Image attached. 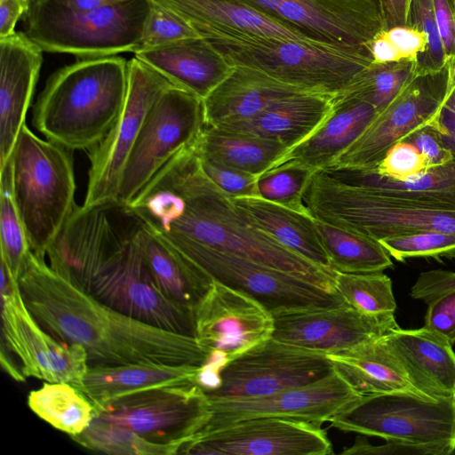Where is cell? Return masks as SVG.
I'll return each instance as SVG.
<instances>
[{
    "instance_id": "8fae6325",
    "label": "cell",
    "mask_w": 455,
    "mask_h": 455,
    "mask_svg": "<svg viewBox=\"0 0 455 455\" xmlns=\"http://www.w3.org/2000/svg\"><path fill=\"white\" fill-rule=\"evenodd\" d=\"M204 127L203 100L172 85L149 109L124 165L116 202L128 204Z\"/></svg>"
},
{
    "instance_id": "bcb514c9",
    "label": "cell",
    "mask_w": 455,
    "mask_h": 455,
    "mask_svg": "<svg viewBox=\"0 0 455 455\" xmlns=\"http://www.w3.org/2000/svg\"><path fill=\"white\" fill-rule=\"evenodd\" d=\"M197 156L205 175L229 196H259L258 175Z\"/></svg>"
},
{
    "instance_id": "277c9868",
    "label": "cell",
    "mask_w": 455,
    "mask_h": 455,
    "mask_svg": "<svg viewBox=\"0 0 455 455\" xmlns=\"http://www.w3.org/2000/svg\"><path fill=\"white\" fill-rule=\"evenodd\" d=\"M127 87L124 58L79 59L49 76L33 108L32 124L52 142L89 151L117 121Z\"/></svg>"
},
{
    "instance_id": "4dcf8cb0",
    "label": "cell",
    "mask_w": 455,
    "mask_h": 455,
    "mask_svg": "<svg viewBox=\"0 0 455 455\" xmlns=\"http://www.w3.org/2000/svg\"><path fill=\"white\" fill-rule=\"evenodd\" d=\"M232 201L255 228L310 262L332 270L311 215L297 212L260 196L232 197Z\"/></svg>"
},
{
    "instance_id": "c3c4849f",
    "label": "cell",
    "mask_w": 455,
    "mask_h": 455,
    "mask_svg": "<svg viewBox=\"0 0 455 455\" xmlns=\"http://www.w3.org/2000/svg\"><path fill=\"white\" fill-rule=\"evenodd\" d=\"M343 455H442L432 447L396 441H386L384 444L373 445L365 437L357 436L355 443L345 449Z\"/></svg>"
},
{
    "instance_id": "603a6c76",
    "label": "cell",
    "mask_w": 455,
    "mask_h": 455,
    "mask_svg": "<svg viewBox=\"0 0 455 455\" xmlns=\"http://www.w3.org/2000/svg\"><path fill=\"white\" fill-rule=\"evenodd\" d=\"M172 10L209 41L253 38L318 41L231 0H153Z\"/></svg>"
},
{
    "instance_id": "ab89813d",
    "label": "cell",
    "mask_w": 455,
    "mask_h": 455,
    "mask_svg": "<svg viewBox=\"0 0 455 455\" xmlns=\"http://www.w3.org/2000/svg\"><path fill=\"white\" fill-rule=\"evenodd\" d=\"M0 169L1 260L18 279L32 251L13 196L10 161Z\"/></svg>"
},
{
    "instance_id": "f5cc1de1",
    "label": "cell",
    "mask_w": 455,
    "mask_h": 455,
    "mask_svg": "<svg viewBox=\"0 0 455 455\" xmlns=\"http://www.w3.org/2000/svg\"><path fill=\"white\" fill-rule=\"evenodd\" d=\"M385 30L403 60L416 61L425 52L427 45L426 36L415 28L403 25Z\"/></svg>"
},
{
    "instance_id": "7dc6e473",
    "label": "cell",
    "mask_w": 455,
    "mask_h": 455,
    "mask_svg": "<svg viewBox=\"0 0 455 455\" xmlns=\"http://www.w3.org/2000/svg\"><path fill=\"white\" fill-rule=\"evenodd\" d=\"M427 304L424 326L442 335L451 346L455 345V291Z\"/></svg>"
},
{
    "instance_id": "6da1fadb",
    "label": "cell",
    "mask_w": 455,
    "mask_h": 455,
    "mask_svg": "<svg viewBox=\"0 0 455 455\" xmlns=\"http://www.w3.org/2000/svg\"><path fill=\"white\" fill-rule=\"evenodd\" d=\"M171 247L197 243L249 259L337 292L321 267L251 224L201 168L195 142L180 150L126 204Z\"/></svg>"
},
{
    "instance_id": "7c38bea8",
    "label": "cell",
    "mask_w": 455,
    "mask_h": 455,
    "mask_svg": "<svg viewBox=\"0 0 455 455\" xmlns=\"http://www.w3.org/2000/svg\"><path fill=\"white\" fill-rule=\"evenodd\" d=\"M0 288L1 343L15 355L25 378L80 389L89 368L84 347L63 342L41 326L24 300L18 279L2 260Z\"/></svg>"
},
{
    "instance_id": "d6a6232c",
    "label": "cell",
    "mask_w": 455,
    "mask_h": 455,
    "mask_svg": "<svg viewBox=\"0 0 455 455\" xmlns=\"http://www.w3.org/2000/svg\"><path fill=\"white\" fill-rule=\"evenodd\" d=\"M195 147L200 156L258 176L276 166L289 151L277 141L205 124Z\"/></svg>"
},
{
    "instance_id": "2e32d148",
    "label": "cell",
    "mask_w": 455,
    "mask_h": 455,
    "mask_svg": "<svg viewBox=\"0 0 455 455\" xmlns=\"http://www.w3.org/2000/svg\"><path fill=\"white\" fill-rule=\"evenodd\" d=\"M451 79V59L438 71L416 75L331 166L375 169L392 146L432 122L446 97Z\"/></svg>"
},
{
    "instance_id": "7402d4cb",
    "label": "cell",
    "mask_w": 455,
    "mask_h": 455,
    "mask_svg": "<svg viewBox=\"0 0 455 455\" xmlns=\"http://www.w3.org/2000/svg\"><path fill=\"white\" fill-rule=\"evenodd\" d=\"M43 52L25 32L0 38V168L10 158L26 124Z\"/></svg>"
},
{
    "instance_id": "d6986e66",
    "label": "cell",
    "mask_w": 455,
    "mask_h": 455,
    "mask_svg": "<svg viewBox=\"0 0 455 455\" xmlns=\"http://www.w3.org/2000/svg\"><path fill=\"white\" fill-rule=\"evenodd\" d=\"M333 447L325 429L312 422L259 417L197 435L180 454L330 455Z\"/></svg>"
},
{
    "instance_id": "f907efd6",
    "label": "cell",
    "mask_w": 455,
    "mask_h": 455,
    "mask_svg": "<svg viewBox=\"0 0 455 455\" xmlns=\"http://www.w3.org/2000/svg\"><path fill=\"white\" fill-rule=\"evenodd\" d=\"M413 144L425 157L428 168L443 164L454 156L444 146L439 133L431 125H426L404 139Z\"/></svg>"
},
{
    "instance_id": "4316f807",
    "label": "cell",
    "mask_w": 455,
    "mask_h": 455,
    "mask_svg": "<svg viewBox=\"0 0 455 455\" xmlns=\"http://www.w3.org/2000/svg\"><path fill=\"white\" fill-rule=\"evenodd\" d=\"M335 96L314 92L297 94L251 118L217 127L277 141L290 150L324 123L333 109Z\"/></svg>"
},
{
    "instance_id": "9a60e30c",
    "label": "cell",
    "mask_w": 455,
    "mask_h": 455,
    "mask_svg": "<svg viewBox=\"0 0 455 455\" xmlns=\"http://www.w3.org/2000/svg\"><path fill=\"white\" fill-rule=\"evenodd\" d=\"M172 85L135 56L128 60V87L123 110L104 140L87 151L90 167L84 207L116 202L122 173L143 122L159 95Z\"/></svg>"
},
{
    "instance_id": "91938a15",
    "label": "cell",
    "mask_w": 455,
    "mask_h": 455,
    "mask_svg": "<svg viewBox=\"0 0 455 455\" xmlns=\"http://www.w3.org/2000/svg\"><path fill=\"white\" fill-rule=\"evenodd\" d=\"M0 360L3 369L15 380L25 381L21 367L15 355L4 344L1 343Z\"/></svg>"
},
{
    "instance_id": "484cf974",
    "label": "cell",
    "mask_w": 455,
    "mask_h": 455,
    "mask_svg": "<svg viewBox=\"0 0 455 455\" xmlns=\"http://www.w3.org/2000/svg\"><path fill=\"white\" fill-rule=\"evenodd\" d=\"M305 92H311L249 68L235 67L233 74L203 100L204 124L219 126L246 120L283 100Z\"/></svg>"
},
{
    "instance_id": "4fadbf2b",
    "label": "cell",
    "mask_w": 455,
    "mask_h": 455,
    "mask_svg": "<svg viewBox=\"0 0 455 455\" xmlns=\"http://www.w3.org/2000/svg\"><path fill=\"white\" fill-rule=\"evenodd\" d=\"M94 417L130 428L145 438L182 449L212 416L211 402L196 382L147 389L94 409Z\"/></svg>"
},
{
    "instance_id": "44dd1931",
    "label": "cell",
    "mask_w": 455,
    "mask_h": 455,
    "mask_svg": "<svg viewBox=\"0 0 455 455\" xmlns=\"http://www.w3.org/2000/svg\"><path fill=\"white\" fill-rule=\"evenodd\" d=\"M272 315V338L326 354L379 338L399 327L395 315L371 316L345 302L279 310Z\"/></svg>"
},
{
    "instance_id": "8d00e7d4",
    "label": "cell",
    "mask_w": 455,
    "mask_h": 455,
    "mask_svg": "<svg viewBox=\"0 0 455 455\" xmlns=\"http://www.w3.org/2000/svg\"><path fill=\"white\" fill-rule=\"evenodd\" d=\"M416 75L414 60L372 62L336 97L367 102L379 113L398 97Z\"/></svg>"
},
{
    "instance_id": "7a4b0ae2",
    "label": "cell",
    "mask_w": 455,
    "mask_h": 455,
    "mask_svg": "<svg viewBox=\"0 0 455 455\" xmlns=\"http://www.w3.org/2000/svg\"><path fill=\"white\" fill-rule=\"evenodd\" d=\"M140 228V220L126 204L76 205L46 257L51 266L64 270L113 308L154 326L194 336L193 313L167 298L154 282Z\"/></svg>"
},
{
    "instance_id": "9c48e42d",
    "label": "cell",
    "mask_w": 455,
    "mask_h": 455,
    "mask_svg": "<svg viewBox=\"0 0 455 455\" xmlns=\"http://www.w3.org/2000/svg\"><path fill=\"white\" fill-rule=\"evenodd\" d=\"M331 427L386 441L455 451V395L434 399L410 392L363 395L331 421Z\"/></svg>"
},
{
    "instance_id": "cb8c5ba5",
    "label": "cell",
    "mask_w": 455,
    "mask_h": 455,
    "mask_svg": "<svg viewBox=\"0 0 455 455\" xmlns=\"http://www.w3.org/2000/svg\"><path fill=\"white\" fill-rule=\"evenodd\" d=\"M382 339L421 394L435 399L455 395V352L445 338L424 326L398 327Z\"/></svg>"
},
{
    "instance_id": "6f0895ef",
    "label": "cell",
    "mask_w": 455,
    "mask_h": 455,
    "mask_svg": "<svg viewBox=\"0 0 455 455\" xmlns=\"http://www.w3.org/2000/svg\"><path fill=\"white\" fill-rule=\"evenodd\" d=\"M367 46L374 63H385L403 60L397 48L387 35L386 30L375 36Z\"/></svg>"
},
{
    "instance_id": "8992f818",
    "label": "cell",
    "mask_w": 455,
    "mask_h": 455,
    "mask_svg": "<svg viewBox=\"0 0 455 455\" xmlns=\"http://www.w3.org/2000/svg\"><path fill=\"white\" fill-rule=\"evenodd\" d=\"M72 152L25 124L8 159L15 203L30 249L39 257L46 258L77 205Z\"/></svg>"
},
{
    "instance_id": "5b68a950",
    "label": "cell",
    "mask_w": 455,
    "mask_h": 455,
    "mask_svg": "<svg viewBox=\"0 0 455 455\" xmlns=\"http://www.w3.org/2000/svg\"><path fill=\"white\" fill-rule=\"evenodd\" d=\"M303 200L314 219L378 241L425 231L455 234V204L348 183L324 169L313 172Z\"/></svg>"
},
{
    "instance_id": "30bf717a",
    "label": "cell",
    "mask_w": 455,
    "mask_h": 455,
    "mask_svg": "<svg viewBox=\"0 0 455 455\" xmlns=\"http://www.w3.org/2000/svg\"><path fill=\"white\" fill-rule=\"evenodd\" d=\"M195 334L209 353L197 383L206 391L220 385V373L231 360L272 338V313L251 295L213 280L193 310Z\"/></svg>"
},
{
    "instance_id": "e575fe53",
    "label": "cell",
    "mask_w": 455,
    "mask_h": 455,
    "mask_svg": "<svg viewBox=\"0 0 455 455\" xmlns=\"http://www.w3.org/2000/svg\"><path fill=\"white\" fill-rule=\"evenodd\" d=\"M315 226L335 272H379L393 266L381 243L364 234L341 228L318 220Z\"/></svg>"
},
{
    "instance_id": "ee69618b",
    "label": "cell",
    "mask_w": 455,
    "mask_h": 455,
    "mask_svg": "<svg viewBox=\"0 0 455 455\" xmlns=\"http://www.w3.org/2000/svg\"><path fill=\"white\" fill-rule=\"evenodd\" d=\"M391 258L403 261L410 258L455 256V234L425 231L379 240Z\"/></svg>"
},
{
    "instance_id": "816d5d0a",
    "label": "cell",
    "mask_w": 455,
    "mask_h": 455,
    "mask_svg": "<svg viewBox=\"0 0 455 455\" xmlns=\"http://www.w3.org/2000/svg\"><path fill=\"white\" fill-rule=\"evenodd\" d=\"M451 84L439 111L429 125L437 131L444 146L455 156V59H451Z\"/></svg>"
},
{
    "instance_id": "1f68e13d",
    "label": "cell",
    "mask_w": 455,
    "mask_h": 455,
    "mask_svg": "<svg viewBox=\"0 0 455 455\" xmlns=\"http://www.w3.org/2000/svg\"><path fill=\"white\" fill-rule=\"evenodd\" d=\"M140 235L147 264L157 288L167 298L193 313L213 279L186 261L142 223Z\"/></svg>"
},
{
    "instance_id": "681fc988",
    "label": "cell",
    "mask_w": 455,
    "mask_h": 455,
    "mask_svg": "<svg viewBox=\"0 0 455 455\" xmlns=\"http://www.w3.org/2000/svg\"><path fill=\"white\" fill-rule=\"evenodd\" d=\"M455 291V272L435 269L422 272L411 289V297L425 303Z\"/></svg>"
},
{
    "instance_id": "52a82bcc",
    "label": "cell",
    "mask_w": 455,
    "mask_h": 455,
    "mask_svg": "<svg viewBox=\"0 0 455 455\" xmlns=\"http://www.w3.org/2000/svg\"><path fill=\"white\" fill-rule=\"evenodd\" d=\"M210 42L235 67L328 95L339 94L373 62L367 45L274 38Z\"/></svg>"
},
{
    "instance_id": "94428289",
    "label": "cell",
    "mask_w": 455,
    "mask_h": 455,
    "mask_svg": "<svg viewBox=\"0 0 455 455\" xmlns=\"http://www.w3.org/2000/svg\"><path fill=\"white\" fill-rule=\"evenodd\" d=\"M35 1H36V0H29L30 4H31V3H33V2H35Z\"/></svg>"
},
{
    "instance_id": "ba28073f",
    "label": "cell",
    "mask_w": 455,
    "mask_h": 455,
    "mask_svg": "<svg viewBox=\"0 0 455 455\" xmlns=\"http://www.w3.org/2000/svg\"><path fill=\"white\" fill-rule=\"evenodd\" d=\"M148 11V0H126L77 13L29 6L24 32L44 52L79 59L134 52Z\"/></svg>"
},
{
    "instance_id": "836d02e7",
    "label": "cell",
    "mask_w": 455,
    "mask_h": 455,
    "mask_svg": "<svg viewBox=\"0 0 455 455\" xmlns=\"http://www.w3.org/2000/svg\"><path fill=\"white\" fill-rule=\"evenodd\" d=\"M324 170L348 183L379 188L419 199L455 204V156L443 164L429 167L404 180H390L373 171L336 166Z\"/></svg>"
},
{
    "instance_id": "f35d334b",
    "label": "cell",
    "mask_w": 455,
    "mask_h": 455,
    "mask_svg": "<svg viewBox=\"0 0 455 455\" xmlns=\"http://www.w3.org/2000/svg\"><path fill=\"white\" fill-rule=\"evenodd\" d=\"M335 289L346 304L363 314L387 316L396 310L392 281L383 271L336 272Z\"/></svg>"
},
{
    "instance_id": "d590c367",
    "label": "cell",
    "mask_w": 455,
    "mask_h": 455,
    "mask_svg": "<svg viewBox=\"0 0 455 455\" xmlns=\"http://www.w3.org/2000/svg\"><path fill=\"white\" fill-rule=\"evenodd\" d=\"M28 404L39 418L70 437L82 433L95 415L90 400L68 383L44 382L29 393Z\"/></svg>"
},
{
    "instance_id": "5bb4252c",
    "label": "cell",
    "mask_w": 455,
    "mask_h": 455,
    "mask_svg": "<svg viewBox=\"0 0 455 455\" xmlns=\"http://www.w3.org/2000/svg\"><path fill=\"white\" fill-rule=\"evenodd\" d=\"M172 248L213 280L251 295L271 313L344 302L338 292L243 257L197 243Z\"/></svg>"
},
{
    "instance_id": "db71d44e",
    "label": "cell",
    "mask_w": 455,
    "mask_h": 455,
    "mask_svg": "<svg viewBox=\"0 0 455 455\" xmlns=\"http://www.w3.org/2000/svg\"><path fill=\"white\" fill-rule=\"evenodd\" d=\"M448 59H455V0H431Z\"/></svg>"
},
{
    "instance_id": "d4e9b609",
    "label": "cell",
    "mask_w": 455,
    "mask_h": 455,
    "mask_svg": "<svg viewBox=\"0 0 455 455\" xmlns=\"http://www.w3.org/2000/svg\"><path fill=\"white\" fill-rule=\"evenodd\" d=\"M134 56L176 87L204 100L235 70L227 58L208 39H188Z\"/></svg>"
},
{
    "instance_id": "83f0119b",
    "label": "cell",
    "mask_w": 455,
    "mask_h": 455,
    "mask_svg": "<svg viewBox=\"0 0 455 455\" xmlns=\"http://www.w3.org/2000/svg\"><path fill=\"white\" fill-rule=\"evenodd\" d=\"M378 114L367 102L335 96L329 117L310 137L290 149L278 164L292 160L314 171L332 165Z\"/></svg>"
},
{
    "instance_id": "f6af8a7d",
    "label": "cell",
    "mask_w": 455,
    "mask_h": 455,
    "mask_svg": "<svg viewBox=\"0 0 455 455\" xmlns=\"http://www.w3.org/2000/svg\"><path fill=\"white\" fill-rule=\"evenodd\" d=\"M428 168L423 155L411 142L403 140L392 146L373 171L379 176L404 180Z\"/></svg>"
},
{
    "instance_id": "e0dca14e",
    "label": "cell",
    "mask_w": 455,
    "mask_h": 455,
    "mask_svg": "<svg viewBox=\"0 0 455 455\" xmlns=\"http://www.w3.org/2000/svg\"><path fill=\"white\" fill-rule=\"evenodd\" d=\"M334 369L326 353L274 338L228 362L211 398H251L307 385Z\"/></svg>"
},
{
    "instance_id": "11a10c76",
    "label": "cell",
    "mask_w": 455,
    "mask_h": 455,
    "mask_svg": "<svg viewBox=\"0 0 455 455\" xmlns=\"http://www.w3.org/2000/svg\"><path fill=\"white\" fill-rule=\"evenodd\" d=\"M126 0H36L29 4L39 9L64 12H85Z\"/></svg>"
},
{
    "instance_id": "ffe728a7",
    "label": "cell",
    "mask_w": 455,
    "mask_h": 455,
    "mask_svg": "<svg viewBox=\"0 0 455 455\" xmlns=\"http://www.w3.org/2000/svg\"><path fill=\"white\" fill-rule=\"evenodd\" d=\"M321 42L367 45L385 30L381 0H231Z\"/></svg>"
},
{
    "instance_id": "9f6ffc18",
    "label": "cell",
    "mask_w": 455,
    "mask_h": 455,
    "mask_svg": "<svg viewBox=\"0 0 455 455\" xmlns=\"http://www.w3.org/2000/svg\"><path fill=\"white\" fill-rule=\"evenodd\" d=\"M29 4V0H0V38L16 32V24L26 14Z\"/></svg>"
},
{
    "instance_id": "3957f363",
    "label": "cell",
    "mask_w": 455,
    "mask_h": 455,
    "mask_svg": "<svg viewBox=\"0 0 455 455\" xmlns=\"http://www.w3.org/2000/svg\"><path fill=\"white\" fill-rule=\"evenodd\" d=\"M18 281L41 326L63 342L82 346L89 365L201 367L209 357L196 337L154 326L113 308L33 251Z\"/></svg>"
},
{
    "instance_id": "74e56055",
    "label": "cell",
    "mask_w": 455,
    "mask_h": 455,
    "mask_svg": "<svg viewBox=\"0 0 455 455\" xmlns=\"http://www.w3.org/2000/svg\"><path fill=\"white\" fill-rule=\"evenodd\" d=\"M71 438L88 450L110 455H173L176 445L150 441L125 427L94 417L79 435Z\"/></svg>"
},
{
    "instance_id": "680465c9",
    "label": "cell",
    "mask_w": 455,
    "mask_h": 455,
    "mask_svg": "<svg viewBox=\"0 0 455 455\" xmlns=\"http://www.w3.org/2000/svg\"><path fill=\"white\" fill-rule=\"evenodd\" d=\"M385 29L407 23L411 0H381Z\"/></svg>"
},
{
    "instance_id": "60d3db41",
    "label": "cell",
    "mask_w": 455,
    "mask_h": 455,
    "mask_svg": "<svg viewBox=\"0 0 455 455\" xmlns=\"http://www.w3.org/2000/svg\"><path fill=\"white\" fill-rule=\"evenodd\" d=\"M314 172L296 161H285L258 177L259 196L297 212L311 215L303 196Z\"/></svg>"
},
{
    "instance_id": "7bdbcfd3",
    "label": "cell",
    "mask_w": 455,
    "mask_h": 455,
    "mask_svg": "<svg viewBox=\"0 0 455 455\" xmlns=\"http://www.w3.org/2000/svg\"><path fill=\"white\" fill-rule=\"evenodd\" d=\"M406 25L422 32L427 42L425 52L416 60V74L435 72L442 69L449 59L445 52L431 0H411Z\"/></svg>"
},
{
    "instance_id": "ac0fdd59",
    "label": "cell",
    "mask_w": 455,
    "mask_h": 455,
    "mask_svg": "<svg viewBox=\"0 0 455 455\" xmlns=\"http://www.w3.org/2000/svg\"><path fill=\"white\" fill-rule=\"evenodd\" d=\"M362 396L363 395L355 391L336 371L312 383L285 388L263 396H208L212 416L197 435L240 420L259 417L290 418L322 426L323 423L330 422Z\"/></svg>"
},
{
    "instance_id": "f546056e",
    "label": "cell",
    "mask_w": 455,
    "mask_h": 455,
    "mask_svg": "<svg viewBox=\"0 0 455 455\" xmlns=\"http://www.w3.org/2000/svg\"><path fill=\"white\" fill-rule=\"evenodd\" d=\"M382 337L326 355L334 371L363 395L410 392L426 396L413 386Z\"/></svg>"
},
{
    "instance_id": "b9f144b4",
    "label": "cell",
    "mask_w": 455,
    "mask_h": 455,
    "mask_svg": "<svg viewBox=\"0 0 455 455\" xmlns=\"http://www.w3.org/2000/svg\"><path fill=\"white\" fill-rule=\"evenodd\" d=\"M202 37L183 18L160 4L148 0L140 38L134 54Z\"/></svg>"
},
{
    "instance_id": "f1b7e54d",
    "label": "cell",
    "mask_w": 455,
    "mask_h": 455,
    "mask_svg": "<svg viewBox=\"0 0 455 455\" xmlns=\"http://www.w3.org/2000/svg\"><path fill=\"white\" fill-rule=\"evenodd\" d=\"M199 369L173 364L89 365L79 390L95 409L147 389L196 382Z\"/></svg>"
}]
</instances>
